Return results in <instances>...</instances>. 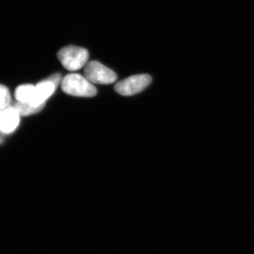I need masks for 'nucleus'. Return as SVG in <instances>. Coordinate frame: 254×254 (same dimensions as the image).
Returning a JSON list of instances; mask_svg holds the SVG:
<instances>
[{"label": "nucleus", "mask_w": 254, "mask_h": 254, "mask_svg": "<svg viewBox=\"0 0 254 254\" xmlns=\"http://www.w3.org/2000/svg\"><path fill=\"white\" fill-rule=\"evenodd\" d=\"M10 103H11V96L0 98V110H4L9 107Z\"/></svg>", "instance_id": "1a4fd4ad"}, {"label": "nucleus", "mask_w": 254, "mask_h": 254, "mask_svg": "<svg viewBox=\"0 0 254 254\" xmlns=\"http://www.w3.org/2000/svg\"><path fill=\"white\" fill-rule=\"evenodd\" d=\"M45 105L40 106H35L29 103H23V102H16L12 105L13 108L18 113L22 116H28L37 113H39L44 108Z\"/></svg>", "instance_id": "6e6552de"}, {"label": "nucleus", "mask_w": 254, "mask_h": 254, "mask_svg": "<svg viewBox=\"0 0 254 254\" xmlns=\"http://www.w3.org/2000/svg\"><path fill=\"white\" fill-rule=\"evenodd\" d=\"M9 92L8 91L7 88L0 84V98H6L9 97Z\"/></svg>", "instance_id": "9b49d317"}, {"label": "nucleus", "mask_w": 254, "mask_h": 254, "mask_svg": "<svg viewBox=\"0 0 254 254\" xmlns=\"http://www.w3.org/2000/svg\"><path fill=\"white\" fill-rule=\"evenodd\" d=\"M62 89L66 94L76 97L95 96L97 89L86 77L78 73H69L62 81Z\"/></svg>", "instance_id": "f257e3e1"}, {"label": "nucleus", "mask_w": 254, "mask_h": 254, "mask_svg": "<svg viewBox=\"0 0 254 254\" xmlns=\"http://www.w3.org/2000/svg\"><path fill=\"white\" fill-rule=\"evenodd\" d=\"M56 88L54 83L48 80V78L38 83L36 86L34 98L31 104L35 105V106L45 105L46 100L53 94Z\"/></svg>", "instance_id": "423d86ee"}, {"label": "nucleus", "mask_w": 254, "mask_h": 254, "mask_svg": "<svg viewBox=\"0 0 254 254\" xmlns=\"http://www.w3.org/2000/svg\"><path fill=\"white\" fill-rule=\"evenodd\" d=\"M19 116L12 106L0 110V133H10L17 128Z\"/></svg>", "instance_id": "39448f33"}, {"label": "nucleus", "mask_w": 254, "mask_h": 254, "mask_svg": "<svg viewBox=\"0 0 254 254\" xmlns=\"http://www.w3.org/2000/svg\"><path fill=\"white\" fill-rule=\"evenodd\" d=\"M85 77L91 83L96 84H110L116 81V73L113 70L96 61H92L86 65Z\"/></svg>", "instance_id": "20e7f679"}, {"label": "nucleus", "mask_w": 254, "mask_h": 254, "mask_svg": "<svg viewBox=\"0 0 254 254\" xmlns=\"http://www.w3.org/2000/svg\"><path fill=\"white\" fill-rule=\"evenodd\" d=\"M48 79L50 80V81L53 82V83H54L55 86L56 87H58V85L60 84V82L63 81V79H62V76L60 73H55V74L53 75V76H50Z\"/></svg>", "instance_id": "9d476101"}, {"label": "nucleus", "mask_w": 254, "mask_h": 254, "mask_svg": "<svg viewBox=\"0 0 254 254\" xmlns=\"http://www.w3.org/2000/svg\"><path fill=\"white\" fill-rule=\"evenodd\" d=\"M58 56L64 67L68 71H74L87 64L89 54L84 48L68 46L60 50Z\"/></svg>", "instance_id": "f03ea898"}, {"label": "nucleus", "mask_w": 254, "mask_h": 254, "mask_svg": "<svg viewBox=\"0 0 254 254\" xmlns=\"http://www.w3.org/2000/svg\"><path fill=\"white\" fill-rule=\"evenodd\" d=\"M36 86L26 84L18 86L15 91V97L18 102L31 103L34 98Z\"/></svg>", "instance_id": "0eeeda50"}, {"label": "nucleus", "mask_w": 254, "mask_h": 254, "mask_svg": "<svg viewBox=\"0 0 254 254\" xmlns=\"http://www.w3.org/2000/svg\"><path fill=\"white\" fill-rule=\"evenodd\" d=\"M152 78L148 74H138L125 78L115 86L117 93L125 96L141 93L151 83Z\"/></svg>", "instance_id": "7ed1b4c3"}]
</instances>
